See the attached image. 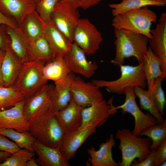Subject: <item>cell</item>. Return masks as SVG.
I'll use <instances>...</instances> for the list:
<instances>
[{"label": "cell", "mask_w": 166, "mask_h": 166, "mask_svg": "<svg viewBox=\"0 0 166 166\" xmlns=\"http://www.w3.org/2000/svg\"><path fill=\"white\" fill-rule=\"evenodd\" d=\"M152 37L148 43L152 52L159 60L162 72L166 75V14L163 13L156 28L151 30Z\"/></svg>", "instance_id": "16"}, {"label": "cell", "mask_w": 166, "mask_h": 166, "mask_svg": "<svg viewBox=\"0 0 166 166\" xmlns=\"http://www.w3.org/2000/svg\"><path fill=\"white\" fill-rule=\"evenodd\" d=\"M6 25L0 24V50L4 49L10 41L6 30Z\"/></svg>", "instance_id": "40"}, {"label": "cell", "mask_w": 166, "mask_h": 166, "mask_svg": "<svg viewBox=\"0 0 166 166\" xmlns=\"http://www.w3.org/2000/svg\"><path fill=\"white\" fill-rule=\"evenodd\" d=\"M139 136L149 138L152 141L151 150H156L166 140V120L162 124H157L146 128L141 132Z\"/></svg>", "instance_id": "33"}, {"label": "cell", "mask_w": 166, "mask_h": 166, "mask_svg": "<svg viewBox=\"0 0 166 166\" xmlns=\"http://www.w3.org/2000/svg\"><path fill=\"white\" fill-rule=\"evenodd\" d=\"M163 0V1H166V0Z\"/></svg>", "instance_id": "50"}, {"label": "cell", "mask_w": 166, "mask_h": 166, "mask_svg": "<svg viewBox=\"0 0 166 166\" xmlns=\"http://www.w3.org/2000/svg\"><path fill=\"white\" fill-rule=\"evenodd\" d=\"M79 7L86 10L90 7L98 4L103 0H76Z\"/></svg>", "instance_id": "41"}, {"label": "cell", "mask_w": 166, "mask_h": 166, "mask_svg": "<svg viewBox=\"0 0 166 166\" xmlns=\"http://www.w3.org/2000/svg\"><path fill=\"white\" fill-rule=\"evenodd\" d=\"M33 150L38 156L35 161L39 166L70 165L60 151L59 148L50 147L36 141L34 144Z\"/></svg>", "instance_id": "19"}, {"label": "cell", "mask_w": 166, "mask_h": 166, "mask_svg": "<svg viewBox=\"0 0 166 166\" xmlns=\"http://www.w3.org/2000/svg\"><path fill=\"white\" fill-rule=\"evenodd\" d=\"M25 99L22 93L13 86H0V110L10 108Z\"/></svg>", "instance_id": "32"}, {"label": "cell", "mask_w": 166, "mask_h": 166, "mask_svg": "<svg viewBox=\"0 0 166 166\" xmlns=\"http://www.w3.org/2000/svg\"><path fill=\"white\" fill-rule=\"evenodd\" d=\"M125 100L122 104L115 106V109H122L123 114L128 113L133 117L135 124L132 132L134 135L139 136L141 132L146 128L157 124L156 120L148 112L144 113L139 107L136 102L133 88L128 87L124 91Z\"/></svg>", "instance_id": "10"}, {"label": "cell", "mask_w": 166, "mask_h": 166, "mask_svg": "<svg viewBox=\"0 0 166 166\" xmlns=\"http://www.w3.org/2000/svg\"><path fill=\"white\" fill-rule=\"evenodd\" d=\"M78 8L70 3L58 2L50 17V21L72 43L74 30L80 19Z\"/></svg>", "instance_id": "7"}, {"label": "cell", "mask_w": 166, "mask_h": 166, "mask_svg": "<svg viewBox=\"0 0 166 166\" xmlns=\"http://www.w3.org/2000/svg\"><path fill=\"white\" fill-rule=\"evenodd\" d=\"M72 72L62 56H56L45 62L43 68L45 79L54 83L65 79Z\"/></svg>", "instance_id": "25"}, {"label": "cell", "mask_w": 166, "mask_h": 166, "mask_svg": "<svg viewBox=\"0 0 166 166\" xmlns=\"http://www.w3.org/2000/svg\"><path fill=\"white\" fill-rule=\"evenodd\" d=\"M45 62L29 60L22 63L13 85L24 96L28 98L48 81L44 78L43 68Z\"/></svg>", "instance_id": "6"}, {"label": "cell", "mask_w": 166, "mask_h": 166, "mask_svg": "<svg viewBox=\"0 0 166 166\" xmlns=\"http://www.w3.org/2000/svg\"><path fill=\"white\" fill-rule=\"evenodd\" d=\"M71 94L74 101L83 107L104 99L99 87L92 82L85 81L79 76H75L73 79Z\"/></svg>", "instance_id": "12"}, {"label": "cell", "mask_w": 166, "mask_h": 166, "mask_svg": "<svg viewBox=\"0 0 166 166\" xmlns=\"http://www.w3.org/2000/svg\"><path fill=\"white\" fill-rule=\"evenodd\" d=\"M34 156L33 152L20 149L0 163V166H26L27 161Z\"/></svg>", "instance_id": "34"}, {"label": "cell", "mask_w": 166, "mask_h": 166, "mask_svg": "<svg viewBox=\"0 0 166 166\" xmlns=\"http://www.w3.org/2000/svg\"><path fill=\"white\" fill-rule=\"evenodd\" d=\"M27 54L29 60H31L46 62L54 57L51 48L43 35L28 43Z\"/></svg>", "instance_id": "28"}, {"label": "cell", "mask_w": 166, "mask_h": 166, "mask_svg": "<svg viewBox=\"0 0 166 166\" xmlns=\"http://www.w3.org/2000/svg\"><path fill=\"white\" fill-rule=\"evenodd\" d=\"M96 130L95 127L87 126L64 134L59 149L67 161L74 157L77 149L89 136L95 133Z\"/></svg>", "instance_id": "14"}, {"label": "cell", "mask_w": 166, "mask_h": 166, "mask_svg": "<svg viewBox=\"0 0 166 166\" xmlns=\"http://www.w3.org/2000/svg\"><path fill=\"white\" fill-rule=\"evenodd\" d=\"M57 2L58 0H41L36 3L35 10L45 23L50 21L51 15Z\"/></svg>", "instance_id": "36"}, {"label": "cell", "mask_w": 166, "mask_h": 166, "mask_svg": "<svg viewBox=\"0 0 166 166\" xmlns=\"http://www.w3.org/2000/svg\"><path fill=\"white\" fill-rule=\"evenodd\" d=\"M5 49L6 53L1 64V68L4 86L8 87L13 85L23 63L13 51L10 41L6 44Z\"/></svg>", "instance_id": "22"}, {"label": "cell", "mask_w": 166, "mask_h": 166, "mask_svg": "<svg viewBox=\"0 0 166 166\" xmlns=\"http://www.w3.org/2000/svg\"><path fill=\"white\" fill-rule=\"evenodd\" d=\"M12 155V154L4 151H0V159L6 160Z\"/></svg>", "instance_id": "44"}, {"label": "cell", "mask_w": 166, "mask_h": 166, "mask_svg": "<svg viewBox=\"0 0 166 166\" xmlns=\"http://www.w3.org/2000/svg\"><path fill=\"white\" fill-rule=\"evenodd\" d=\"M85 52L73 42L69 51L64 56L72 72L86 78L91 77L98 68L96 62L89 61Z\"/></svg>", "instance_id": "13"}, {"label": "cell", "mask_w": 166, "mask_h": 166, "mask_svg": "<svg viewBox=\"0 0 166 166\" xmlns=\"http://www.w3.org/2000/svg\"><path fill=\"white\" fill-rule=\"evenodd\" d=\"M166 1L162 0H122L119 3L109 5L112 9V14L115 16L127 11L148 6L164 7Z\"/></svg>", "instance_id": "30"}, {"label": "cell", "mask_w": 166, "mask_h": 166, "mask_svg": "<svg viewBox=\"0 0 166 166\" xmlns=\"http://www.w3.org/2000/svg\"><path fill=\"white\" fill-rule=\"evenodd\" d=\"M29 123V132L36 141L50 147L59 148L64 133L53 110L35 117Z\"/></svg>", "instance_id": "3"}, {"label": "cell", "mask_w": 166, "mask_h": 166, "mask_svg": "<svg viewBox=\"0 0 166 166\" xmlns=\"http://www.w3.org/2000/svg\"><path fill=\"white\" fill-rule=\"evenodd\" d=\"M165 78L158 77L154 81L152 96L155 105L163 116L164 115V109L166 103L165 93L162 87V82Z\"/></svg>", "instance_id": "35"}, {"label": "cell", "mask_w": 166, "mask_h": 166, "mask_svg": "<svg viewBox=\"0 0 166 166\" xmlns=\"http://www.w3.org/2000/svg\"><path fill=\"white\" fill-rule=\"evenodd\" d=\"M24 101L10 108L0 110V128L13 129L20 132H29V122L23 113Z\"/></svg>", "instance_id": "17"}, {"label": "cell", "mask_w": 166, "mask_h": 166, "mask_svg": "<svg viewBox=\"0 0 166 166\" xmlns=\"http://www.w3.org/2000/svg\"><path fill=\"white\" fill-rule=\"evenodd\" d=\"M34 2L36 3H37V2H39V1H41V0H33Z\"/></svg>", "instance_id": "49"}, {"label": "cell", "mask_w": 166, "mask_h": 166, "mask_svg": "<svg viewBox=\"0 0 166 166\" xmlns=\"http://www.w3.org/2000/svg\"><path fill=\"white\" fill-rule=\"evenodd\" d=\"M26 166H39V165L37 163L35 157L34 156L27 161Z\"/></svg>", "instance_id": "43"}, {"label": "cell", "mask_w": 166, "mask_h": 166, "mask_svg": "<svg viewBox=\"0 0 166 166\" xmlns=\"http://www.w3.org/2000/svg\"><path fill=\"white\" fill-rule=\"evenodd\" d=\"M0 134L12 140L20 148L33 152V145L36 139L29 132H20L11 128H0Z\"/></svg>", "instance_id": "31"}, {"label": "cell", "mask_w": 166, "mask_h": 166, "mask_svg": "<svg viewBox=\"0 0 166 166\" xmlns=\"http://www.w3.org/2000/svg\"><path fill=\"white\" fill-rule=\"evenodd\" d=\"M45 24L35 10L25 17L18 26L28 43L43 36Z\"/></svg>", "instance_id": "23"}, {"label": "cell", "mask_w": 166, "mask_h": 166, "mask_svg": "<svg viewBox=\"0 0 166 166\" xmlns=\"http://www.w3.org/2000/svg\"><path fill=\"white\" fill-rule=\"evenodd\" d=\"M116 138L120 141L119 148L122 154V160L118 162L120 166H129L133 160L140 162L146 158L151 153L152 143L149 137L141 138L134 135L128 129H118Z\"/></svg>", "instance_id": "2"}, {"label": "cell", "mask_w": 166, "mask_h": 166, "mask_svg": "<svg viewBox=\"0 0 166 166\" xmlns=\"http://www.w3.org/2000/svg\"><path fill=\"white\" fill-rule=\"evenodd\" d=\"M6 53L5 48L0 50V65L1 64Z\"/></svg>", "instance_id": "45"}, {"label": "cell", "mask_w": 166, "mask_h": 166, "mask_svg": "<svg viewBox=\"0 0 166 166\" xmlns=\"http://www.w3.org/2000/svg\"><path fill=\"white\" fill-rule=\"evenodd\" d=\"M153 84L154 81L148 88L147 90L136 86L133 88V90L135 96L138 97L139 99L140 109L142 110L148 111L155 118L157 124H161L164 122L166 120L164 118L159 112L154 102L152 96Z\"/></svg>", "instance_id": "26"}, {"label": "cell", "mask_w": 166, "mask_h": 166, "mask_svg": "<svg viewBox=\"0 0 166 166\" xmlns=\"http://www.w3.org/2000/svg\"><path fill=\"white\" fill-rule=\"evenodd\" d=\"M166 161L164 162L160 165V166H165L166 165Z\"/></svg>", "instance_id": "48"}, {"label": "cell", "mask_w": 166, "mask_h": 166, "mask_svg": "<svg viewBox=\"0 0 166 166\" xmlns=\"http://www.w3.org/2000/svg\"><path fill=\"white\" fill-rule=\"evenodd\" d=\"M43 35L48 41L54 57L64 56L71 49L73 43L50 21L46 23Z\"/></svg>", "instance_id": "20"}, {"label": "cell", "mask_w": 166, "mask_h": 166, "mask_svg": "<svg viewBox=\"0 0 166 166\" xmlns=\"http://www.w3.org/2000/svg\"><path fill=\"white\" fill-rule=\"evenodd\" d=\"M115 49L114 58L111 62L119 67L125 59L135 57L139 63L143 62L147 52L149 38L146 36L124 29H114Z\"/></svg>", "instance_id": "1"}, {"label": "cell", "mask_w": 166, "mask_h": 166, "mask_svg": "<svg viewBox=\"0 0 166 166\" xmlns=\"http://www.w3.org/2000/svg\"><path fill=\"white\" fill-rule=\"evenodd\" d=\"M156 150L152 151L151 153L144 160L139 162H136L135 160L133 163L132 164L133 166H154V155Z\"/></svg>", "instance_id": "39"}, {"label": "cell", "mask_w": 166, "mask_h": 166, "mask_svg": "<svg viewBox=\"0 0 166 166\" xmlns=\"http://www.w3.org/2000/svg\"><path fill=\"white\" fill-rule=\"evenodd\" d=\"M75 76L72 72L65 79L55 83L51 97L52 110L54 113L64 108L70 101L72 98L71 84Z\"/></svg>", "instance_id": "24"}, {"label": "cell", "mask_w": 166, "mask_h": 166, "mask_svg": "<svg viewBox=\"0 0 166 166\" xmlns=\"http://www.w3.org/2000/svg\"><path fill=\"white\" fill-rule=\"evenodd\" d=\"M6 30L10 40L11 48L14 53L22 63L29 60L27 54L28 42L18 26L13 28L6 26Z\"/></svg>", "instance_id": "27"}, {"label": "cell", "mask_w": 166, "mask_h": 166, "mask_svg": "<svg viewBox=\"0 0 166 166\" xmlns=\"http://www.w3.org/2000/svg\"><path fill=\"white\" fill-rule=\"evenodd\" d=\"M166 160V140L156 150L154 155V166H160Z\"/></svg>", "instance_id": "38"}, {"label": "cell", "mask_w": 166, "mask_h": 166, "mask_svg": "<svg viewBox=\"0 0 166 166\" xmlns=\"http://www.w3.org/2000/svg\"><path fill=\"white\" fill-rule=\"evenodd\" d=\"M54 86L52 84L47 83L32 96L25 99L23 113L28 121L39 115L52 110L51 97Z\"/></svg>", "instance_id": "9"}, {"label": "cell", "mask_w": 166, "mask_h": 166, "mask_svg": "<svg viewBox=\"0 0 166 166\" xmlns=\"http://www.w3.org/2000/svg\"><path fill=\"white\" fill-rule=\"evenodd\" d=\"M103 41L101 34L87 18H80L73 35V42L85 53L95 54Z\"/></svg>", "instance_id": "8"}, {"label": "cell", "mask_w": 166, "mask_h": 166, "mask_svg": "<svg viewBox=\"0 0 166 166\" xmlns=\"http://www.w3.org/2000/svg\"><path fill=\"white\" fill-rule=\"evenodd\" d=\"M20 149L15 142L10 140L5 136L0 134V151L13 154Z\"/></svg>", "instance_id": "37"}, {"label": "cell", "mask_w": 166, "mask_h": 166, "mask_svg": "<svg viewBox=\"0 0 166 166\" xmlns=\"http://www.w3.org/2000/svg\"><path fill=\"white\" fill-rule=\"evenodd\" d=\"M83 108L72 98L65 107L55 113L57 122L64 134L73 132L81 128Z\"/></svg>", "instance_id": "15"}, {"label": "cell", "mask_w": 166, "mask_h": 166, "mask_svg": "<svg viewBox=\"0 0 166 166\" xmlns=\"http://www.w3.org/2000/svg\"><path fill=\"white\" fill-rule=\"evenodd\" d=\"M113 101V98L108 101L103 99L89 106L83 107L81 112L82 123L81 127L93 126L97 128L103 125L110 116L117 112V110L115 109Z\"/></svg>", "instance_id": "11"}, {"label": "cell", "mask_w": 166, "mask_h": 166, "mask_svg": "<svg viewBox=\"0 0 166 166\" xmlns=\"http://www.w3.org/2000/svg\"><path fill=\"white\" fill-rule=\"evenodd\" d=\"M1 64L0 65V86H4V80L1 71Z\"/></svg>", "instance_id": "47"}, {"label": "cell", "mask_w": 166, "mask_h": 166, "mask_svg": "<svg viewBox=\"0 0 166 166\" xmlns=\"http://www.w3.org/2000/svg\"><path fill=\"white\" fill-rule=\"evenodd\" d=\"M156 14L148 6L129 10L115 17L112 25L114 29H124L144 35L151 38V27L157 22Z\"/></svg>", "instance_id": "4"}, {"label": "cell", "mask_w": 166, "mask_h": 166, "mask_svg": "<svg viewBox=\"0 0 166 166\" xmlns=\"http://www.w3.org/2000/svg\"><path fill=\"white\" fill-rule=\"evenodd\" d=\"M115 145V140L113 134L105 142L102 143L100 148L96 150L94 147L89 148L87 150L90 158L88 159L92 166H118V164L114 160L112 149Z\"/></svg>", "instance_id": "21"}, {"label": "cell", "mask_w": 166, "mask_h": 166, "mask_svg": "<svg viewBox=\"0 0 166 166\" xmlns=\"http://www.w3.org/2000/svg\"><path fill=\"white\" fill-rule=\"evenodd\" d=\"M143 62L137 65H121V76L112 81L94 80L92 82L99 88H104L109 92L117 94L124 93L128 87L138 86L144 89L147 86L145 75L143 68Z\"/></svg>", "instance_id": "5"}, {"label": "cell", "mask_w": 166, "mask_h": 166, "mask_svg": "<svg viewBox=\"0 0 166 166\" xmlns=\"http://www.w3.org/2000/svg\"><path fill=\"white\" fill-rule=\"evenodd\" d=\"M58 2H67L70 3L79 8L76 0H58Z\"/></svg>", "instance_id": "46"}, {"label": "cell", "mask_w": 166, "mask_h": 166, "mask_svg": "<svg viewBox=\"0 0 166 166\" xmlns=\"http://www.w3.org/2000/svg\"><path fill=\"white\" fill-rule=\"evenodd\" d=\"M143 68L145 76L147 85L149 87L156 78L166 75L162 72L159 60L154 54L150 47H148L147 52L143 60Z\"/></svg>", "instance_id": "29"}, {"label": "cell", "mask_w": 166, "mask_h": 166, "mask_svg": "<svg viewBox=\"0 0 166 166\" xmlns=\"http://www.w3.org/2000/svg\"><path fill=\"white\" fill-rule=\"evenodd\" d=\"M36 6L33 0H0V11L18 25Z\"/></svg>", "instance_id": "18"}, {"label": "cell", "mask_w": 166, "mask_h": 166, "mask_svg": "<svg viewBox=\"0 0 166 166\" xmlns=\"http://www.w3.org/2000/svg\"><path fill=\"white\" fill-rule=\"evenodd\" d=\"M0 24H4L13 28L17 27L18 26L14 21L5 16L0 11Z\"/></svg>", "instance_id": "42"}]
</instances>
